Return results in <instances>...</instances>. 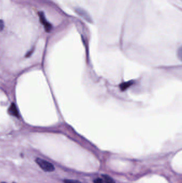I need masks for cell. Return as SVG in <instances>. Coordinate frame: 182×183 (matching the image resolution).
<instances>
[{
	"mask_svg": "<svg viewBox=\"0 0 182 183\" xmlns=\"http://www.w3.org/2000/svg\"><path fill=\"white\" fill-rule=\"evenodd\" d=\"M131 84L130 83H124V84H122V85L121 86V89L122 90H124L125 89L127 88L128 87H129L130 85H131Z\"/></svg>",
	"mask_w": 182,
	"mask_h": 183,
	"instance_id": "8992f818",
	"label": "cell"
},
{
	"mask_svg": "<svg viewBox=\"0 0 182 183\" xmlns=\"http://www.w3.org/2000/svg\"><path fill=\"white\" fill-rule=\"evenodd\" d=\"M9 114L16 117H19V112L15 104L12 103L9 108Z\"/></svg>",
	"mask_w": 182,
	"mask_h": 183,
	"instance_id": "277c9868",
	"label": "cell"
},
{
	"mask_svg": "<svg viewBox=\"0 0 182 183\" xmlns=\"http://www.w3.org/2000/svg\"><path fill=\"white\" fill-rule=\"evenodd\" d=\"M64 183H81L80 181L76 180H73V179H66L64 180Z\"/></svg>",
	"mask_w": 182,
	"mask_h": 183,
	"instance_id": "5b68a950",
	"label": "cell"
},
{
	"mask_svg": "<svg viewBox=\"0 0 182 183\" xmlns=\"http://www.w3.org/2000/svg\"><path fill=\"white\" fill-rule=\"evenodd\" d=\"M5 183V182H2V183Z\"/></svg>",
	"mask_w": 182,
	"mask_h": 183,
	"instance_id": "ba28073f",
	"label": "cell"
},
{
	"mask_svg": "<svg viewBox=\"0 0 182 183\" xmlns=\"http://www.w3.org/2000/svg\"><path fill=\"white\" fill-rule=\"evenodd\" d=\"M35 162L40 168L45 172H53L55 170V168L52 163L44 159L37 158L36 159Z\"/></svg>",
	"mask_w": 182,
	"mask_h": 183,
	"instance_id": "6da1fadb",
	"label": "cell"
},
{
	"mask_svg": "<svg viewBox=\"0 0 182 183\" xmlns=\"http://www.w3.org/2000/svg\"><path fill=\"white\" fill-rule=\"evenodd\" d=\"M39 16L40 22L43 25V27L45 28V31L48 33L51 31V30H53V25L48 21H47L44 12H39Z\"/></svg>",
	"mask_w": 182,
	"mask_h": 183,
	"instance_id": "7a4b0ae2",
	"label": "cell"
},
{
	"mask_svg": "<svg viewBox=\"0 0 182 183\" xmlns=\"http://www.w3.org/2000/svg\"><path fill=\"white\" fill-rule=\"evenodd\" d=\"M5 27V22L3 20L0 19V32L2 31Z\"/></svg>",
	"mask_w": 182,
	"mask_h": 183,
	"instance_id": "52a82bcc",
	"label": "cell"
},
{
	"mask_svg": "<svg viewBox=\"0 0 182 183\" xmlns=\"http://www.w3.org/2000/svg\"><path fill=\"white\" fill-rule=\"evenodd\" d=\"M102 178L95 179L93 182L95 183H116L113 178L107 174H102Z\"/></svg>",
	"mask_w": 182,
	"mask_h": 183,
	"instance_id": "3957f363",
	"label": "cell"
}]
</instances>
